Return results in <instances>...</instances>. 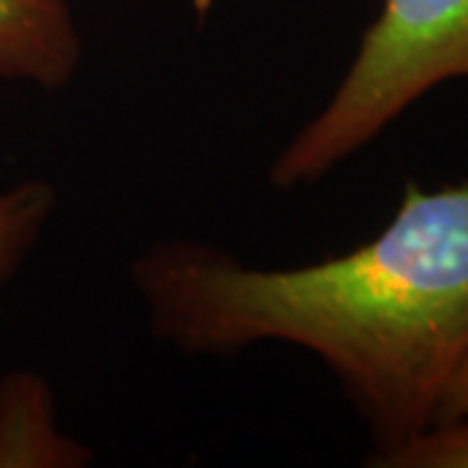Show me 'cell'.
I'll list each match as a JSON object with an SVG mask.
<instances>
[{"label":"cell","instance_id":"3","mask_svg":"<svg viewBox=\"0 0 468 468\" xmlns=\"http://www.w3.org/2000/svg\"><path fill=\"white\" fill-rule=\"evenodd\" d=\"M84 42L68 0H0V79L60 91L73 84Z\"/></svg>","mask_w":468,"mask_h":468},{"label":"cell","instance_id":"5","mask_svg":"<svg viewBox=\"0 0 468 468\" xmlns=\"http://www.w3.org/2000/svg\"><path fill=\"white\" fill-rule=\"evenodd\" d=\"M58 211V193L42 177L0 185V286L16 276Z\"/></svg>","mask_w":468,"mask_h":468},{"label":"cell","instance_id":"1","mask_svg":"<svg viewBox=\"0 0 468 468\" xmlns=\"http://www.w3.org/2000/svg\"><path fill=\"white\" fill-rule=\"evenodd\" d=\"M151 334L190 356L310 351L372 437L369 461L427 430L468 359V183H409L369 242L294 268L165 239L131 266Z\"/></svg>","mask_w":468,"mask_h":468},{"label":"cell","instance_id":"6","mask_svg":"<svg viewBox=\"0 0 468 468\" xmlns=\"http://www.w3.org/2000/svg\"><path fill=\"white\" fill-rule=\"evenodd\" d=\"M378 468H468V421H435L396 451L369 461Z\"/></svg>","mask_w":468,"mask_h":468},{"label":"cell","instance_id":"2","mask_svg":"<svg viewBox=\"0 0 468 468\" xmlns=\"http://www.w3.org/2000/svg\"><path fill=\"white\" fill-rule=\"evenodd\" d=\"M468 81V0H383L356 55L315 115L271 165V185L297 190L335 167L448 81Z\"/></svg>","mask_w":468,"mask_h":468},{"label":"cell","instance_id":"7","mask_svg":"<svg viewBox=\"0 0 468 468\" xmlns=\"http://www.w3.org/2000/svg\"><path fill=\"white\" fill-rule=\"evenodd\" d=\"M452 419L468 421V359L452 375V380L448 383L442 399H440V406H437L435 421H452Z\"/></svg>","mask_w":468,"mask_h":468},{"label":"cell","instance_id":"4","mask_svg":"<svg viewBox=\"0 0 468 468\" xmlns=\"http://www.w3.org/2000/svg\"><path fill=\"white\" fill-rule=\"evenodd\" d=\"M94 452L60 430L45 375L11 369L0 378V468H84Z\"/></svg>","mask_w":468,"mask_h":468}]
</instances>
